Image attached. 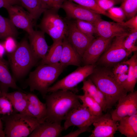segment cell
I'll list each match as a JSON object with an SVG mask.
<instances>
[{
    "mask_svg": "<svg viewBox=\"0 0 137 137\" xmlns=\"http://www.w3.org/2000/svg\"><path fill=\"white\" fill-rule=\"evenodd\" d=\"M45 97L46 114L45 121L61 123L69 112L80 105L78 95L69 90H59Z\"/></svg>",
    "mask_w": 137,
    "mask_h": 137,
    "instance_id": "1",
    "label": "cell"
},
{
    "mask_svg": "<svg viewBox=\"0 0 137 137\" xmlns=\"http://www.w3.org/2000/svg\"><path fill=\"white\" fill-rule=\"evenodd\" d=\"M91 80L104 95L107 108H112L127 92L115 81L111 71L107 69L95 70L89 76Z\"/></svg>",
    "mask_w": 137,
    "mask_h": 137,
    "instance_id": "2",
    "label": "cell"
},
{
    "mask_svg": "<svg viewBox=\"0 0 137 137\" xmlns=\"http://www.w3.org/2000/svg\"><path fill=\"white\" fill-rule=\"evenodd\" d=\"M65 67L59 62L53 64H40L30 73L27 81L30 91H38L45 98L48 89Z\"/></svg>",
    "mask_w": 137,
    "mask_h": 137,
    "instance_id": "3",
    "label": "cell"
},
{
    "mask_svg": "<svg viewBox=\"0 0 137 137\" xmlns=\"http://www.w3.org/2000/svg\"><path fill=\"white\" fill-rule=\"evenodd\" d=\"M5 124V137H26L44 121L30 115L13 111L3 115L1 118Z\"/></svg>",
    "mask_w": 137,
    "mask_h": 137,
    "instance_id": "4",
    "label": "cell"
},
{
    "mask_svg": "<svg viewBox=\"0 0 137 137\" xmlns=\"http://www.w3.org/2000/svg\"><path fill=\"white\" fill-rule=\"evenodd\" d=\"M9 63L14 77L20 78L37 63L38 59L35 56L27 40L25 39L18 44L16 49L8 54Z\"/></svg>",
    "mask_w": 137,
    "mask_h": 137,
    "instance_id": "5",
    "label": "cell"
},
{
    "mask_svg": "<svg viewBox=\"0 0 137 137\" xmlns=\"http://www.w3.org/2000/svg\"><path fill=\"white\" fill-rule=\"evenodd\" d=\"M57 12L52 9L45 10L39 25L41 30L48 35L53 42L66 38L68 29V23Z\"/></svg>",
    "mask_w": 137,
    "mask_h": 137,
    "instance_id": "6",
    "label": "cell"
},
{
    "mask_svg": "<svg viewBox=\"0 0 137 137\" xmlns=\"http://www.w3.org/2000/svg\"><path fill=\"white\" fill-rule=\"evenodd\" d=\"M95 69L94 64L79 66L74 71L50 87L48 90V93L59 90H69L74 92L77 85L91 75Z\"/></svg>",
    "mask_w": 137,
    "mask_h": 137,
    "instance_id": "7",
    "label": "cell"
},
{
    "mask_svg": "<svg viewBox=\"0 0 137 137\" xmlns=\"http://www.w3.org/2000/svg\"><path fill=\"white\" fill-rule=\"evenodd\" d=\"M99 116L94 115L87 108L81 104L68 113L64 120V130L72 126L78 128L89 127Z\"/></svg>",
    "mask_w": 137,
    "mask_h": 137,
    "instance_id": "8",
    "label": "cell"
},
{
    "mask_svg": "<svg viewBox=\"0 0 137 137\" xmlns=\"http://www.w3.org/2000/svg\"><path fill=\"white\" fill-rule=\"evenodd\" d=\"M127 35L117 37L112 39L100 58L99 61L101 63L107 65L116 64L129 56L124 45Z\"/></svg>",
    "mask_w": 137,
    "mask_h": 137,
    "instance_id": "9",
    "label": "cell"
},
{
    "mask_svg": "<svg viewBox=\"0 0 137 137\" xmlns=\"http://www.w3.org/2000/svg\"><path fill=\"white\" fill-rule=\"evenodd\" d=\"M69 18L91 22L94 24L101 19L100 14L70 0H66L61 8Z\"/></svg>",
    "mask_w": 137,
    "mask_h": 137,
    "instance_id": "10",
    "label": "cell"
},
{
    "mask_svg": "<svg viewBox=\"0 0 137 137\" xmlns=\"http://www.w3.org/2000/svg\"><path fill=\"white\" fill-rule=\"evenodd\" d=\"M5 9L8 13L9 19L16 27L24 30L29 35L34 32L33 21L28 12L22 6L15 5Z\"/></svg>",
    "mask_w": 137,
    "mask_h": 137,
    "instance_id": "11",
    "label": "cell"
},
{
    "mask_svg": "<svg viewBox=\"0 0 137 137\" xmlns=\"http://www.w3.org/2000/svg\"><path fill=\"white\" fill-rule=\"evenodd\" d=\"M66 38L68 42L81 57L92 40L94 36H88L81 31L74 22L68 23V29Z\"/></svg>",
    "mask_w": 137,
    "mask_h": 137,
    "instance_id": "12",
    "label": "cell"
},
{
    "mask_svg": "<svg viewBox=\"0 0 137 137\" xmlns=\"http://www.w3.org/2000/svg\"><path fill=\"white\" fill-rule=\"evenodd\" d=\"M111 114L112 119L118 121L122 118L137 114V91L130 92L120 98Z\"/></svg>",
    "mask_w": 137,
    "mask_h": 137,
    "instance_id": "13",
    "label": "cell"
},
{
    "mask_svg": "<svg viewBox=\"0 0 137 137\" xmlns=\"http://www.w3.org/2000/svg\"><path fill=\"white\" fill-rule=\"evenodd\" d=\"M113 39H105L100 37L95 38L81 57V61L84 65L94 64L107 48Z\"/></svg>",
    "mask_w": 137,
    "mask_h": 137,
    "instance_id": "14",
    "label": "cell"
},
{
    "mask_svg": "<svg viewBox=\"0 0 137 137\" xmlns=\"http://www.w3.org/2000/svg\"><path fill=\"white\" fill-rule=\"evenodd\" d=\"M92 124L94 128L89 137H113L117 131L118 124L109 114L99 116Z\"/></svg>",
    "mask_w": 137,
    "mask_h": 137,
    "instance_id": "15",
    "label": "cell"
},
{
    "mask_svg": "<svg viewBox=\"0 0 137 137\" xmlns=\"http://www.w3.org/2000/svg\"><path fill=\"white\" fill-rule=\"evenodd\" d=\"M96 34L105 39L127 35L129 30L121 24L115 22L105 21L102 19L95 24Z\"/></svg>",
    "mask_w": 137,
    "mask_h": 137,
    "instance_id": "16",
    "label": "cell"
},
{
    "mask_svg": "<svg viewBox=\"0 0 137 137\" xmlns=\"http://www.w3.org/2000/svg\"><path fill=\"white\" fill-rule=\"evenodd\" d=\"M45 33L41 30H34L29 35L30 48L35 57L38 60L43 59L46 55L48 46L46 41Z\"/></svg>",
    "mask_w": 137,
    "mask_h": 137,
    "instance_id": "17",
    "label": "cell"
},
{
    "mask_svg": "<svg viewBox=\"0 0 137 137\" xmlns=\"http://www.w3.org/2000/svg\"><path fill=\"white\" fill-rule=\"evenodd\" d=\"M64 130L61 123L44 121L29 135V137H57Z\"/></svg>",
    "mask_w": 137,
    "mask_h": 137,
    "instance_id": "18",
    "label": "cell"
},
{
    "mask_svg": "<svg viewBox=\"0 0 137 137\" xmlns=\"http://www.w3.org/2000/svg\"><path fill=\"white\" fill-rule=\"evenodd\" d=\"M81 59L67 40L66 37L62 41V49L60 64L65 67L70 65L79 66Z\"/></svg>",
    "mask_w": 137,
    "mask_h": 137,
    "instance_id": "19",
    "label": "cell"
},
{
    "mask_svg": "<svg viewBox=\"0 0 137 137\" xmlns=\"http://www.w3.org/2000/svg\"><path fill=\"white\" fill-rule=\"evenodd\" d=\"M11 88L20 90L15 79L9 71L7 62L4 59H0V90L1 96H5Z\"/></svg>",
    "mask_w": 137,
    "mask_h": 137,
    "instance_id": "20",
    "label": "cell"
},
{
    "mask_svg": "<svg viewBox=\"0 0 137 137\" xmlns=\"http://www.w3.org/2000/svg\"><path fill=\"white\" fill-rule=\"evenodd\" d=\"M27 95V110L29 113L34 117L45 121L46 114L45 103L42 102L33 94L29 93Z\"/></svg>",
    "mask_w": 137,
    "mask_h": 137,
    "instance_id": "21",
    "label": "cell"
},
{
    "mask_svg": "<svg viewBox=\"0 0 137 137\" xmlns=\"http://www.w3.org/2000/svg\"><path fill=\"white\" fill-rule=\"evenodd\" d=\"M5 96L11 102L15 112L32 116L27 110V94L19 90L12 92H8Z\"/></svg>",
    "mask_w": 137,
    "mask_h": 137,
    "instance_id": "22",
    "label": "cell"
},
{
    "mask_svg": "<svg viewBox=\"0 0 137 137\" xmlns=\"http://www.w3.org/2000/svg\"><path fill=\"white\" fill-rule=\"evenodd\" d=\"M117 131L127 137H137V114L122 118L118 121Z\"/></svg>",
    "mask_w": 137,
    "mask_h": 137,
    "instance_id": "23",
    "label": "cell"
},
{
    "mask_svg": "<svg viewBox=\"0 0 137 137\" xmlns=\"http://www.w3.org/2000/svg\"><path fill=\"white\" fill-rule=\"evenodd\" d=\"M130 59L124 61L129 66L127 79L123 88L128 92H133L137 81V54L134 52Z\"/></svg>",
    "mask_w": 137,
    "mask_h": 137,
    "instance_id": "24",
    "label": "cell"
},
{
    "mask_svg": "<svg viewBox=\"0 0 137 137\" xmlns=\"http://www.w3.org/2000/svg\"><path fill=\"white\" fill-rule=\"evenodd\" d=\"M81 88L83 92H87L100 106L103 111L107 109V103L105 97L101 91L93 82L89 79L83 81Z\"/></svg>",
    "mask_w": 137,
    "mask_h": 137,
    "instance_id": "25",
    "label": "cell"
},
{
    "mask_svg": "<svg viewBox=\"0 0 137 137\" xmlns=\"http://www.w3.org/2000/svg\"><path fill=\"white\" fill-rule=\"evenodd\" d=\"M63 40L53 42L48 54L41 59L40 64H53L59 62L62 53Z\"/></svg>",
    "mask_w": 137,
    "mask_h": 137,
    "instance_id": "26",
    "label": "cell"
},
{
    "mask_svg": "<svg viewBox=\"0 0 137 137\" xmlns=\"http://www.w3.org/2000/svg\"><path fill=\"white\" fill-rule=\"evenodd\" d=\"M20 4L27 10L33 21H36L46 10L40 0H19Z\"/></svg>",
    "mask_w": 137,
    "mask_h": 137,
    "instance_id": "27",
    "label": "cell"
},
{
    "mask_svg": "<svg viewBox=\"0 0 137 137\" xmlns=\"http://www.w3.org/2000/svg\"><path fill=\"white\" fill-rule=\"evenodd\" d=\"M18 34L16 27L10 19L0 14V39H5L9 37L15 38Z\"/></svg>",
    "mask_w": 137,
    "mask_h": 137,
    "instance_id": "28",
    "label": "cell"
},
{
    "mask_svg": "<svg viewBox=\"0 0 137 137\" xmlns=\"http://www.w3.org/2000/svg\"><path fill=\"white\" fill-rule=\"evenodd\" d=\"M83 92V95H78L82 103V105L87 108L95 116H99L102 114L103 111L100 105L87 92Z\"/></svg>",
    "mask_w": 137,
    "mask_h": 137,
    "instance_id": "29",
    "label": "cell"
},
{
    "mask_svg": "<svg viewBox=\"0 0 137 137\" xmlns=\"http://www.w3.org/2000/svg\"><path fill=\"white\" fill-rule=\"evenodd\" d=\"M137 39V30H129L124 41V47L129 56L133 52H136L135 43Z\"/></svg>",
    "mask_w": 137,
    "mask_h": 137,
    "instance_id": "30",
    "label": "cell"
},
{
    "mask_svg": "<svg viewBox=\"0 0 137 137\" xmlns=\"http://www.w3.org/2000/svg\"><path fill=\"white\" fill-rule=\"evenodd\" d=\"M120 7L128 20L136 15L137 0H123Z\"/></svg>",
    "mask_w": 137,
    "mask_h": 137,
    "instance_id": "31",
    "label": "cell"
},
{
    "mask_svg": "<svg viewBox=\"0 0 137 137\" xmlns=\"http://www.w3.org/2000/svg\"><path fill=\"white\" fill-rule=\"evenodd\" d=\"M74 22L78 29L84 34L90 36L96 34V28L93 23L79 20H75Z\"/></svg>",
    "mask_w": 137,
    "mask_h": 137,
    "instance_id": "32",
    "label": "cell"
},
{
    "mask_svg": "<svg viewBox=\"0 0 137 137\" xmlns=\"http://www.w3.org/2000/svg\"><path fill=\"white\" fill-rule=\"evenodd\" d=\"M106 12V16L118 23L121 24L123 23L126 18L124 11L120 7L113 6Z\"/></svg>",
    "mask_w": 137,
    "mask_h": 137,
    "instance_id": "33",
    "label": "cell"
},
{
    "mask_svg": "<svg viewBox=\"0 0 137 137\" xmlns=\"http://www.w3.org/2000/svg\"><path fill=\"white\" fill-rule=\"evenodd\" d=\"M75 3L89 9L100 14L106 16V12L101 9L95 0H70Z\"/></svg>",
    "mask_w": 137,
    "mask_h": 137,
    "instance_id": "34",
    "label": "cell"
},
{
    "mask_svg": "<svg viewBox=\"0 0 137 137\" xmlns=\"http://www.w3.org/2000/svg\"><path fill=\"white\" fill-rule=\"evenodd\" d=\"M10 101L5 96L0 97V114H9L13 111Z\"/></svg>",
    "mask_w": 137,
    "mask_h": 137,
    "instance_id": "35",
    "label": "cell"
},
{
    "mask_svg": "<svg viewBox=\"0 0 137 137\" xmlns=\"http://www.w3.org/2000/svg\"><path fill=\"white\" fill-rule=\"evenodd\" d=\"M66 0H40L46 9H52L58 11Z\"/></svg>",
    "mask_w": 137,
    "mask_h": 137,
    "instance_id": "36",
    "label": "cell"
},
{
    "mask_svg": "<svg viewBox=\"0 0 137 137\" xmlns=\"http://www.w3.org/2000/svg\"><path fill=\"white\" fill-rule=\"evenodd\" d=\"M14 38L11 37H8L5 39V40L3 43L6 52L8 54L13 52L17 47L18 44Z\"/></svg>",
    "mask_w": 137,
    "mask_h": 137,
    "instance_id": "37",
    "label": "cell"
},
{
    "mask_svg": "<svg viewBox=\"0 0 137 137\" xmlns=\"http://www.w3.org/2000/svg\"><path fill=\"white\" fill-rule=\"evenodd\" d=\"M116 64L111 71L114 76L128 73L129 66L125 61L121 62Z\"/></svg>",
    "mask_w": 137,
    "mask_h": 137,
    "instance_id": "38",
    "label": "cell"
},
{
    "mask_svg": "<svg viewBox=\"0 0 137 137\" xmlns=\"http://www.w3.org/2000/svg\"><path fill=\"white\" fill-rule=\"evenodd\" d=\"M99 7L106 11L113 7L116 2L114 0H95Z\"/></svg>",
    "mask_w": 137,
    "mask_h": 137,
    "instance_id": "39",
    "label": "cell"
},
{
    "mask_svg": "<svg viewBox=\"0 0 137 137\" xmlns=\"http://www.w3.org/2000/svg\"><path fill=\"white\" fill-rule=\"evenodd\" d=\"M129 30H137V15H136L121 24Z\"/></svg>",
    "mask_w": 137,
    "mask_h": 137,
    "instance_id": "40",
    "label": "cell"
},
{
    "mask_svg": "<svg viewBox=\"0 0 137 137\" xmlns=\"http://www.w3.org/2000/svg\"><path fill=\"white\" fill-rule=\"evenodd\" d=\"M90 130V127H85L82 128H78L76 130L71 132L63 136L64 137H77L81 133Z\"/></svg>",
    "mask_w": 137,
    "mask_h": 137,
    "instance_id": "41",
    "label": "cell"
},
{
    "mask_svg": "<svg viewBox=\"0 0 137 137\" xmlns=\"http://www.w3.org/2000/svg\"><path fill=\"white\" fill-rule=\"evenodd\" d=\"M20 4L19 0H0V8H5L11 5Z\"/></svg>",
    "mask_w": 137,
    "mask_h": 137,
    "instance_id": "42",
    "label": "cell"
},
{
    "mask_svg": "<svg viewBox=\"0 0 137 137\" xmlns=\"http://www.w3.org/2000/svg\"><path fill=\"white\" fill-rule=\"evenodd\" d=\"M115 79L117 83L123 87V85L126 81L128 77V73L117 76H114Z\"/></svg>",
    "mask_w": 137,
    "mask_h": 137,
    "instance_id": "43",
    "label": "cell"
},
{
    "mask_svg": "<svg viewBox=\"0 0 137 137\" xmlns=\"http://www.w3.org/2000/svg\"><path fill=\"white\" fill-rule=\"evenodd\" d=\"M6 51L3 43L0 42V59H3V57L6 53Z\"/></svg>",
    "mask_w": 137,
    "mask_h": 137,
    "instance_id": "44",
    "label": "cell"
},
{
    "mask_svg": "<svg viewBox=\"0 0 137 137\" xmlns=\"http://www.w3.org/2000/svg\"><path fill=\"white\" fill-rule=\"evenodd\" d=\"M0 135L2 137H5L4 132V130H3V125L2 120L0 117Z\"/></svg>",
    "mask_w": 137,
    "mask_h": 137,
    "instance_id": "45",
    "label": "cell"
},
{
    "mask_svg": "<svg viewBox=\"0 0 137 137\" xmlns=\"http://www.w3.org/2000/svg\"><path fill=\"white\" fill-rule=\"evenodd\" d=\"M116 3L122 2L123 0H114Z\"/></svg>",
    "mask_w": 137,
    "mask_h": 137,
    "instance_id": "46",
    "label": "cell"
},
{
    "mask_svg": "<svg viewBox=\"0 0 137 137\" xmlns=\"http://www.w3.org/2000/svg\"><path fill=\"white\" fill-rule=\"evenodd\" d=\"M0 137H2L0 135Z\"/></svg>",
    "mask_w": 137,
    "mask_h": 137,
    "instance_id": "47",
    "label": "cell"
}]
</instances>
